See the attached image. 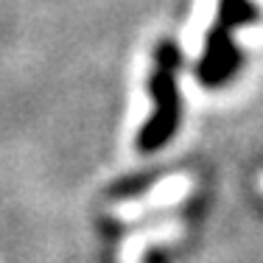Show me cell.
<instances>
[{
	"label": "cell",
	"mask_w": 263,
	"mask_h": 263,
	"mask_svg": "<svg viewBox=\"0 0 263 263\" xmlns=\"http://www.w3.org/2000/svg\"><path fill=\"white\" fill-rule=\"evenodd\" d=\"M218 14V0H196V11L191 17V26H187L182 42H185V51L191 56H199L204 48V40H208V31L213 26Z\"/></svg>",
	"instance_id": "6da1fadb"
},
{
	"label": "cell",
	"mask_w": 263,
	"mask_h": 263,
	"mask_svg": "<svg viewBox=\"0 0 263 263\" xmlns=\"http://www.w3.org/2000/svg\"><path fill=\"white\" fill-rule=\"evenodd\" d=\"M235 42L241 48H260L263 45V28L255 26V28H241L235 31Z\"/></svg>",
	"instance_id": "7a4b0ae2"
},
{
	"label": "cell",
	"mask_w": 263,
	"mask_h": 263,
	"mask_svg": "<svg viewBox=\"0 0 263 263\" xmlns=\"http://www.w3.org/2000/svg\"><path fill=\"white\" fill-rule=\"evenodd\" d=\"M255 3H258V6H260V9H263V0H255Z\"/></svg>",
	"instance_id": "3957f363"
}]
</instances>
